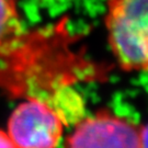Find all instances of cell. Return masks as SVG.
Instances as JSON below:
<instances>
[{
	"label": "cell",
	"mask_w": 148,
	"mask_h": 148,
	"mask_svg": "<svg viewBox=\"0 0 148 148\" xmlns=\"http://www.w3.org/2000/svg\"><path fill=\"white\" fill-rule=\"evenodd\" d=\"M104 25L120 68L148 71V0H106Z\"/></svg>",
	"instance_id": "6da1fadb"
},
{
	"label": "cell",
	"mask_w": 148,
	"mask_h": 148,
	"mask_svg": "<svg viewBox=\"0 0 148 148\" xmlns=\"http://www.w3.org/2000/svg\"><path fill=\"white\" fill-rule=\"evenodd\" d=\"M65 125L49 106L29 98L11 112L7 131L16 148H57Z\"/></svg>",
	"instance_id": "7a4b0ae2"
},
{
	"label": "cell",
	"mask_w": 148,
	"mask_h": 148,
	"mask_svg": "<svg viewBox=\"0 0 148 148\" xmlns=\"http://www.w3.org/2000/svg\"><path fill=\"white\" fill-rule=\"evenodd\" d=\"M65 148H139V128L124 117L100 110L75 125Z\"/></svg>",
	"instance_id": "3957f363"
},
{
	"label": "cell",
	"mask_w": 148,
	"mask_h": 148,
	"mask_svg": "<svg viewBox=\"0 0 148 148\" xmlns=\"http://www.w3.org/2000/svg\"><path fill=\"white\" fill-rule=\"evenodd\" d=\"M31 40L20 16L16 0H0V78L19 75L31 63Z\"/></svg>",
	"instance_id": "277c9868"
},
{
	"label": "cell",
	"mask_w": 148,
	"mask_h": 148,
	"mask_svg": "<svg viewBox=\"0 0 148 148\" xmlns=\"http://www.w3.org/2000/svg\"><path fill=\"white\" fill-rule=\"evenodd\" d=\"M38 100L45 102L58 115L65 126H75L86 116L84 98L67 85H58Z\"/></svg>",
	"instance_id": "5b68a950"
},
{
	"label": "cell",
	"mask_w": 148,
	"mask_h": 148,
	"mask_svg": "<svg viewBox=\"0 0 148 148\" xmlns=\"http://www.w3.org/2000/svg\"><path fill=\"white\" fill-rule=\"evenodd\" d=\"M139 148H148V123L139 128Z\"/></svg>",
	"instance_id": "8992f818"
},
{
	"label": "cell",
	"mask_w": 148,
	"mask_h": 148,
	"mask_svg": "<svg viewBox=\"0 0 148 148\" xmlns=\"http://www.w3.org/2000/svg\"><path fill=\"white\" fill-rule=\"evenodd\" d=\"M0 148H16L8 133L0 128Z\"/></svg>",
	"instance_id": "52a82bcc"
}]
</instances>
